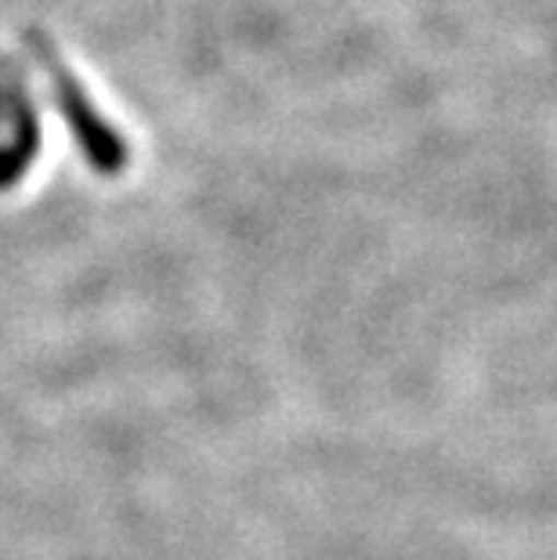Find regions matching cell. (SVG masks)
<instances>
[{"instance_id":"obj_1","label":"cell","mask_w":557,"mask_h":560,"mask_svg":"<svg viewBox=\"0 0 557 560\" xmlns=\"http://www.w3.org/2000/svg\"><path fill=\"white\" fill-rule=\"evenodd\" d=\"M26 44H30L33 58L40 62V69L47 73V88H51L55 109L66 120L69 135H73L80 156L88 160L91 171L105 174V177L127 171L130 145L120 138V130H116L98 109H94L91 94L84 91V83L77 80L73 69L66 66V58L58 55L55 40L47 37V33H40V30H26Z\"/></svg>"},{"instance_id":"obj_2","label":"cell","mask_w":557,"mask_h":560,"mask_svg":"<svg viewBox=\"0 0 557 560\" xmlns=\"http://www.w3.org/2000/svg\"><path fill=\"white\" fill-rule=\"evenodd\" d=\"M40 113L30 94L26 66L0 51V192L15 188L40 152Z\"/></svg>"}]
</instances>
